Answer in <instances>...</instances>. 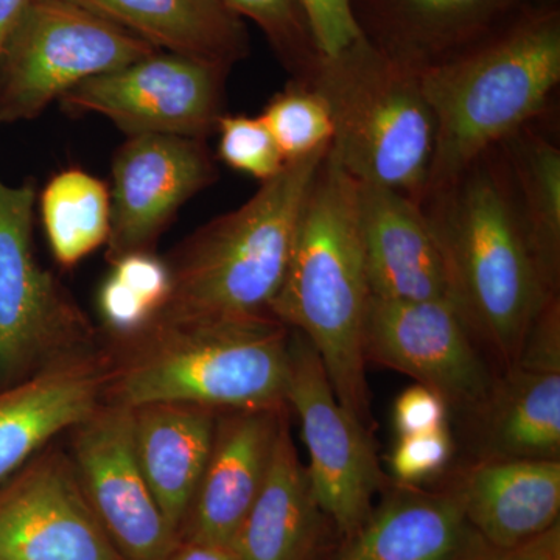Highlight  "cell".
<instances>
[{
	"label": "cell",
	"instance_id": "9",
	"mask_svg": "<svg viewBox=\"0 0 560 560\" xmlns=\"http://www.w3.org/2000/svg\"><path fill=\"white\" fill-rule=\"evenodd\" d=\"M287 405L300 418L307 467L320 511L349 537L372 511L383 486L370 429L350 415L335 394L318 352L290 330Z\"/></svg>",
	"mask_w": 560,
	"mask_h": 560
},
{
	"label": "cell",
	"instance_id": "28",
	"mask_svg": "<svg viewBox=\"0 0 560 560\" xmlns=\"http://www.w3.org/2000/svg\"><path fill=\"white\" fill-rule=\"evenodd\" d=\"M259 117L285 162L329 149L334 139V120L326 101L298 81L290 80L285 90L272 95Z\"/></svg>",
	"mask_w": 560,
	"mask_h": 560
},
{
	"label": "cell",
	"instance_id": "8",
	"mask_svg": "<svg viewBox=\"0 0 560 560\" xmlns=\"http://www.w3.org/2000/svg\"><path fill=\"white\" fill-rule=\"evenodd\" d=\"M70 0H31L0 54V125L32 120L77 84L156 54Z\"/></svg>",
	"mask_w": 560,
	"mask_h": 560
},
{
	"label": "cell",
	"instance_id": "5",
	"mask_svg": "<svg viewBox=\"0 0 560 560\" xmlns=\"http://www.w3.org/2000/svg\"><path fill=\"white\" fill-rule=\"evenodd\" d=\"M327 150L287 162L245 205L209 221L176 246L165 257L171 298L156 319L271 315L302 206Z\"/></svg>",
	"mask_w": 560,
	"mask_h": 560
},
{
	"label": "cell",
	"instance_id": "35",
	"mask_svg": "<svg viewBox=\"0 0 560 560\" xmlns=\"http://www.w3.org/2000/svg\"><path fill=\"white\" fill-rule=\"evenodd\" d=\"M525 560H560L559 525L525 544Z\"/></svg>",
	"mask_w": 560,
	"mask_h": 560
},
{
	"label": "cell",
	"instance_id": "6",
	"mask_svg": "<svg viewBox=\"0 0 560 560\" xmlns=\"http://www.w3.org/2000/svg\"><path fill=\"white\" fill-rule=\"evenodd\" d=\"M302 84L329 106V158L360 184L422 200L434 150V117L419 72L390 60L361 36L323 55Z\"/></svg>",
	"mask_w": 560,
	"mask_h": 560
},
{
	"label": "cell",
	"instance_id": "16",
	"mask_svg": "<svg viewBox=\"0 0 560 560\" xmlns=\"http://www.w3.org/2000/svg\"><path fill=\"white\" fill-rule=\"evenodd\" d=\"M359 226L372 298L455 305L447 261L419 201L359 183Z\"/></svg>",
	"mask_w": 560,
	"mask_h": 560
},
{
	"label": "cell",
	"instance_id": "14",
	"mask_svg": "<svg viewBox=\"0 0 560 560\" xmlns=\"http://www.w3.org/2000/svg\"><path fill=\"white\" fill-rule=\"evenodd\" d=\"M217 179L205 139L128 136L114 154L106 259L153 250L178 210Z\"/></svg>",
	"mask_w": 560,
	"mask_h": 560
},
{
	"label": "cell",
	"instance_id": "2",
	"mask_svg": "<svg viewBox=\"0 0 560 560\" xmlns=\"http://www.w3.org/2000/svg\"><path fill=\"white\" fill-rule=\"evenodd\" d=\"M371 300L359 183L326 154L302 206L289 268L270 313L307 338L338 400L368 429L372 412L364 334Z\"/></svg>",
	"mask_w": 560,
	"mask_h": 560
},
{
	"label": "cell",
	"instance_id": "23",
	"mask_svg": "<svg viewBox=\"0 0 560 560\" xmlns=\"http://www.w3.org/2000/svg\"><path fill=\"white\" fill-rule=\"evenodd\" d=\"M167 54L232 69L249 54L245 22L224 0H70Z\"/></svg>",
	"mask_w": 560,
	"mask_h": 560
},
{
	"label": "cell",
	"instance_id": "31",
	"mask_svg": "<svg viewBox=\"0 0 560 560\" xmlns=\"http://www.w3.org/2000/svg\"><path fill=\"white\" fill-rule=\"evenodd\" d=\"M447 427L425 433L399 436L389 456V469L400 486H416L445 469L453 455Z\"/></svg>",
	"mask_w": 560,
	"mask_h": 560
},
{
	"label": "cell",
	"instance_id": "33",
	"mask_svg": "<svg viewBox=\"0 0 560 560\" xmlns=\"http://www.w3.org/2000/svg\"><path fill=\"white\" fill-rule=\"evenodd\" d=\"M448 405L440 394L416 383L394 404L393 422L399 436L425 433L447 427Z\"/></svg>",
	"mask_w": 560,
	"mask_h": 560
},
{
	"label": "cell",
	"instance_id": "37",
	"mask_svg": "<svg viewBox=\"0 0 560 560\" xmlns=\"http://www.w3.org/2000/svg\"><path fill=\"white\" fill-rule=\"evenodd\" d=\"M469 560H525V545L514 550H495L488 547Z\"/></svg>",
	"mask_w": 560,
	"mask_h": 560
},
{
	"label": "cell",
	"instance_id": "21",
	"mask_svg": "<svg viewBox=\"0 0 560 560\" xmlns=\"http://www.w3.org/2000/svg\"><path fill=\"white\" fill-rule=\"evenodd\" d=\"M219 415L212 408L180 401L131 408L140 470L178 536L208 463Z\"/></svg>",
	"mask_w": 560,
	"mask_h": 560
},
{
	"label": "cell",
	"instance_id": "17",
	"mask_svg": "<svg viewBox=\"0 0 560 560\" xmlns=\"http://www.w3.org/2000/svg\"><path fill=\"white\" fill-rule=\"evenodd\" d=\"M289 407L220 411L212 448L178 539L231 545L259 495Z\"/></svg>",
	"mask_w": 560,
	"mask_h": 560
},
{
	"label": "cell",
	"instance_id": "34",
	"mask_svg": "<svg viewBox=\"0 0 560 560\" xmlns=\"http://www.w3.org/2000/svg\"><path fill=\"white\" fill-rule=\"evenodd\" d=\"M161 560H238L231 545L178 539Z\"/></svg>",
	"mask_w": 560,
	"mask_h": 560
},
{
	"label": "cell",
	"instance_id": "36",
	"mask_svg": "<svg viewBox=\"0 0 560 560\" xmlns=\"http://www.w3.org/2000/svg\"><path fill=\"white\" fill-rule=\"evenodd\" d=\"M31 0H0V54Z\"/></svg>",
	"mask_w": 560,
	"mask_h": 560
},
{
	"label": "cell",
	"instance_id": "13",
	"mask_svg": "<svg viewBox=\"0 0 560 560\" xmlns=\"http://www.w3.org/2000/svg\"><path fill=\"white\" fill-rule=\"evenodd\" d=\"M0 560H125L84 499L68 452L49 445L0 486Z\"/></svg>",
	"mask_w": 560,
	"mask_h": 560
},
{
	"label": "cell",
	"instance_id": "32",
	"mask_svg": "<svg viewBox=\"0 0 560 560\" xmlns=\"http://www.w3.org/2000/svg\"><path fill=\"white\" fill-rule=\"evenodd\" d=\"M323 55H335L361 38L350 0H301Z\"/></svg>",
	"mask_w": 560,
	"mask_h": 560
},
{
	"label": "cell",
	"instance_id": "22",
	"mask_svg": "<svg viewBox=\"0 0 560 560\" xmlns=\"http://www.w3.org/2000/svg\"><path fill=\"white\" fill-rule=\"evenodd\" d=\"M324 517L287 412L264 486L232 540V550L238 560H311Z\"/></svg>",
	"mask_w": 560,
	"mask_h": 560
},
{
	"label": "cell",
	"instance_id": "3",
	"mask_svg": "<svg viewBox=\"0 0 560 560\" xmlns=\"http://www.w3.org/2000/svg\"><path fill=\"white\" fill-rule=\"evenodd\" d=\"M289 327L271 315L156 319L103 346V401L127 408L180 401L217 411L289 407Z\"/></svg>",
	"mask_w": 560,
	"mask_h": 560
},
{
	"label": "cell",
	"instance_id": "25",
	"mask_svg": "<svg viewBox=\"0 0 560 560\" xmlns=\"http://www.w3.org/2000/svg\"><path fill=\"white\" fill-rule=\"evenodd\" d=\"M547 114L499 149L506 161L523 224L545 282L558 293L560 272V143Z\"/></svg>",
	"mask_w": 560,
	"mask_h": 560
},
{
	"label": "cell",
	"instance_id": "29",
	"mask_svg": "<svg viewBox=\"0 0 560 560\" xmlns=\"http://www.w3.org/2000/svg\"><path fill=\"white\" fill-rule=\"evenodd\" d=\"M224 3L264 32L291 81L308 80L323 51L301 0H224Z\"/></svg>",
	"mask_w": 560,
	"mask_h": 560
},
{
	"label": "cell",
	"instance_id": "7",
	"mask_svg": "<svg viewBox=\"0 0 560 560\" xmlns=\"http://www.w3.org/2000/svg\"><path fill=\"white\" fill-rule=\"evenodd\" d=\"M36 184L0 178V389L102 348L75 298L36 259Z\"/></svg>",
	"mask_w": 560,
	"mask_h": 560
},
{
	"label": "cell",
	"instance_id": "27",
	"mask_svg": "<svg viewBox=\"0 0 560 560\" xmlns=\"http://www.w3.org/2000/svg\"><path fill=\"white\" fill-rule=\"evenodd\" d=\"M97 293V311L109 340L139 334L160 316L172 291L167 260L153 250L125 254L109 261Z\"/></svg>",
	"mask_w": 560,
	"mask_h": 560
},
{
	"label": "cell",
	"instance_id": "4",
	"mask_svg": "<svg viewBox=\"0 0 560 560\" xmlns=\"http://www.w3.org/2000/svg\"><path fill=\"white\" fill-rule=\"evenodd\" d=\"M419 79L434 117L427 195L548 114L560 84L559 0Z\"/></svg>",
	"mask_w": 560,
	"mask_h": 560
},
{
	"label": "cell",
	"instance_id": "20",
	"mask_svg": "<svg viewBox=\"0 0 560 560\" xmlns=\"http://www.w3.org/2000/svg\"><path fill=\"white\" fill-rule=\"evenodd\" d=\"M458 492L489 548L514 550L559 525V459H481Z\"/></svg>",
	"mask_w": 560,
	"mask_h": 560
},
{
	"label": "cell",
	"instance_id": "12",
	"mask_svg": "<svg viewBox=\"0 0 560 560\" xmlns=\"http://www.w3.org/2000/svg\"><path fill=\"white\" fill-rule=\"evenodd\" d=\"M68 433V455L84 499L121 558H164L178 534L140 470L131 408L103 401Z\"/></svg>",
	"mask_w": 560,
	"mask_h": 560
},
{
	"label": "cell",
	"instance_id": "24",
	"mask_svg": "<svg viewBox=\"0 0 560 560\" xmlns=\"http://www.w3.org/2000/svg\"><path fill=\"white\" fill-rule=\"evenodd\" d=\"M478 418L482 459H559L560 366L515 363Z\"/></svg>",
	"mask_w": 560,
	"mask_h": 560
},
{
	"label": "cell",
	"instance_id": "15",
	"mask_svg": "<svg viewBox=\"0 0 560 560\" xmlns=\"http://www.w3.org/2000/svg\"><path fill=\"white\" fill-rule=\"evenodd\" d=\"M361 36L416 72L458 57L558 0H350Z\"/></svg>",
	"mask_w": 560,
	"mask_h": 560
},
{
	"label": "cell",
	"instance_id": "11",
	"mask_svg": "<svg viewBox=\"0 0 560 560\" xmlns=\"http://www.w3.org/2000/svg\"><path fill=\"white\" fill-rule=\"evenodd\" d=\"M364 355L440 394L448 407L477 416L499 382L452 302L372 298Z\"/></svg>",
	"mask_w": 560,
	"mask_h": 560
},
{
	"label": "cell",
	"instance_id": "18",
	"mask_svg": "<svg viewBox=\"0 0 560 560\" xmlns=\"http://www.w3.org/2000/svg\"><path fill=\"white\" fill-rule=\"evenodd\" d=\"M105 348L0 389V486L105 399Z\"/></svg>",
	"mask_w": 560,
	"mask_h": 560
},
{
	"label": "cell",
	"instance_id": "10",
	"mask_svg": "<svg viewBox=\"0 0 560 560\" xmlns=\"http://www.w3.org/2000/svg\"><path fill=\"white\" fill-rule=\"evenodd\" d=\"M231 70L156 51L77 84L60 98L75 116L98 114L128 136L208 139L223 116Z\"/></svg>",
	"mask_w": 560,
	"mask_h": 560
},
{
	"label": "cell",
	"instance_id": "19",
	"mask_svg": "<svg viewBox=\"0 0 560 560\" xmlns=\"http://www.w3.org/2000/svg\"><path fill=\"white\" fill-rule=\"evenodd\" d=\"M486 547L467 521L458 489L400 486L331 560H469Z\"/></svg>",
	"mask_w": 560,
	"mask_h": 560
},
{
	"label": "cell",
	"instance_id": "1",
	"mask_svg": "<svg viewBox=\"0 0 560 560\" xmlns=\"http://www.w3.org/2000/svg\"><path fill=\"white\" fill-rule=\"evenodd\" d=\"M420 206L447 261L459 315L510 370L541 308L559 294L541 276L499 147Z\"/></svg>",
	"mask_w": 560,
	"mask_h": 560
},
{
	"label": "cell",
	"instance_id": "26",
	"mask_svg": "<svg viewBox=\"0 0 560 560\" xmlns=\"http://www.w3.org/2000/svg\"><path fill=\"white\" fill-rule=\"evenodd\" d=\"M39 213L51 256L62 268L75 267L108 243V184L81 168L62 171L44 186Z\"/></svg>",
	"mask_w": 560,
	"mask_h": 560
},
{
	"label": "cell",
	"instance_id": "30",
	"mask_svg": "<svg viewBox=\"0 0 560 560\" xmlns=\"http://www.w3.org/2000/svg\"><path fill=\"white\" fill-rule=\"evenodd\" d=\"M215 132L219 135L217 153L232 171L245 173L264 183L275 178L285 167L282 153L259 116L223 114Z\"/></svg>",
	"mask_w": 560,
	"mask_h": 560
}]
</instances>
